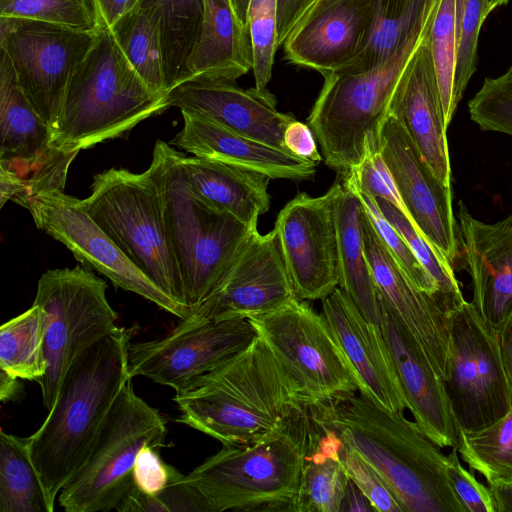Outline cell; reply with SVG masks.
<instances>
[{
  "label": "cell",
  "mask_w": 512,
  "mask_h": 512,
  "mask_svg": "<svg viewBox=\"0 0 512 512\" xmlns=\"http://www.w3.org/2000/svg\"><path fill=\"white\" fill-rule=\"evenodd\" d=\"M379 150L415 229L454 270L462 268V242L452 210L451 189L435 176L392 112L381 127Z\"/></svg>",
  "instance_id": "e0dca14e"
},
{
  "label": "cell",
  "mask_w": 512,
  "mask_h": 512,
  "mask_svg": "<svg viewBox=\"0 0 512 512\" xmlns=\"http://www.w3.org/2000/svg\"><path fill=\"white\" fill-rule=\"evenodd\" d=\"M63 187L30 193L15 203L26 208L36 226L64 244L87 268L106 276L126 291L136 293L184 320L192 310L163 292L151 281Z\"/></svg>",
  "instance_id": "5bb4252c"
},
{
  "label": "cell",
  "mask_w": 512,
  "mask_h": 512,
  "mask_svg": "<svg viewBox=\"0 0 512 512\" xmlns=\"http://www.w3.org/2000/svg\"><path fill=\"white\" fill-rule=\"evenodd\" d=\"M173 400L178 422L222 443L250 444L308 406L297 383L258 335Z\"/></svg>",
  "instance_id": "7a4b0ae2"
},
{
  "label": "cell",
  "mask_w": 512,
  "mask_h": 512,
  "mask_svg": "<svg viewBox=\"0 0 512 512\" xmlns=\"http://www.w3.org/2000/svg\"><path fill=\"white\" fill-rule=\"evenodd\" d=\"M250 69L249 34L233 0H204L201 34L189 62L187 79L235 81Z\"/></svg>",
  "instance_id": "f1b7e54d"
},
{
  "label": "cell",
  "mask_w": 512,
  "mask_h": 512,
  "mask_svg": "<svg viewBox=\"0 0 512 512\" xmlns=\"http://www.w3.org/2000/svg\"><path fill=\"white\" fill-rule=\"evenodd\" d=\"M167 100L170 107L282 150L284 130L295 119L277 109L276 98L267 88L243 89L235 81L187 79L168 91Z\"/></svg>",
  "instance_id": "7402d4cb"
},
{
  "label": "cell",
  "mask_w": 512,
  "mask_h": 512,
  "mask_svg": "<svg viewBox=\"0 0 512 512\" xmlns=\"http://www.w3.org/2000/svg\"><path fill=\"white\" fill-rule=\"evenodd\" d=\"M19 379L0 369V400L2 403L15 402L23 397L24 387Z\"/></svg>",
  "instance_id": "6f0895ef"
},
{
  "label": "cell",
  "mask_w": 512,
  "mask_h": 512,
  "mask_svg": "<svg viewBox=\"0 0 512 512\" xmlns=\"http://www.w3.org/2000/svg\"><path fill=\"white\" fill-rule=\"evenodd\" d=\"M468 110L481 130L512 136V66L496 78H486L468 101Z\"/></svg>",
  "instance_id": "f6af8a7d"
},
{
  "label": "cell",
  "mask_w": 512,
  "mask_h": 512,
  "mask_svg": "<svg viewBox=\"0 0 512 512\" xmlns=\"http://www.w3.org/2000/svg\"><path fill=\"white\" fill-rule=\"evenodd\" d=\"M181 155L157 140L149 167L161 194L185 304L193 313L220 287L257 228L213 209L197 197L183 174Z\"/></svg>",
  "instance_id": "8992f818"
},
{
  "label": "cell",
  "mask_w": 512,
  "mask_h": 512,
  "mask_svg": "<svg viewBox=\"0 0 512 512\" xmlns=\"http://www.w3.org/2000/svg\"><path fill=\"white\" fill-rule=\"evenodd\" d=\"M107 284L92 271L52 269L39 279L33 304L45 313L46 373L39 382L50 411L71 365L116 328L117 313L106 296Z\"/></svg>",
  "instance_id": "30bf717a"
},
{
  "label": "cell",
  "mask_w": 512,
  "mask_h": 512,
  "mask_svg": "<svg viewBox=\"0 0 512 512\" xmlns=\"http://www.w3.org/2000/svg\"><path fill=\"white\" fill-rule=\"evenodd\" d=\"M376 201L384 216L403 236L418 261L435 281L445 308L452 314L466 300L450 262L419 234L409 219L394 205L383 199Z\"/></svg>",
  "instance_id": "f35d334b"
},
{
  "label": "cell",
  "mask_w": 512,
  "mask_h": 512,
  "mask_svg": "<svg viewBox=\"0 0 512 512\" xmlns=\"http://www.w3.org/2000/svg\"><path fill=\"white\" fill-rule=\"evenodd\" d=\"M110 28L125 57L142 80L154 92L167 95L161 36L152 14L136 4Z\"/></svg>",
  "instance_id": "e575fe53"
},
{
  "label": "cell",
  "mask_w": 512,
  "mask_h": 512,
  "mask_svg": "<svg viewBox=\"0 0 512 512\" xmlns=\"http://www.w3.org/2000/svg\"><path fill=\"white\" fill-rule=\"evenodd\" d=\"M363 206L356 193L342 183L335 200L338 235L339 285L363 316L380 327L381 304L365 255L362 235Z\"/></svg>",
  "instance_id": "4dcf8cb0"
},
{
  "label": "cell",
  "mask_w": 512,
  "mask_h": 512,
  "mask_svg": "<svg viewBox=\"0 0 512 512\" xmlns=\"http://www.w3.org/2000/svg\"><path fill=\"white\" fill-rule=\"evenodd\" d=\"M340 459L349 478L366 495L375 511L406 512L378 472L343 440Z\"/></svg>",
  "instance_id": "bcb514c9"
},
{
  "label": "cell",
  "mask_w": 512,
  "mask_h": 512,
  "mask_svg": "<svg viewBox=\"0 0 512 512\" xmlns=\"http://www.w3.org/2000/svg\"><path fill=\"white\" fill-rule=\"evenodd\" d=\"M0 511L51 512L29 442L0 431Z\"/></svg>",
  "instance_id": "836d02e7"
},
{
  "label": "cell",
  "mask_w": 512,
  "mask_h": 512,
  "mask_svg": "<svg viewBox=\"0 0 512 512\" xmlns=\"http://www.w3.org/2000/svg\"><path fill=\"white\" fill-rule=\"evenodd\" d=\"M382 477L406 512H466L447 473V455L403 411L385 410L361 392L309 407Z\"/></svg>",
  "instance_id": "6da1fadb"
},
{
  "label": "cell",
  "mask_w": 512,
  "mask_h": 512,
  "mask_svg": "<svg viewBox=\"0 0 512 512\" xmlns=\"http://www.w3.org/2000/svg\"><path fill=\"white\" fill-rule=\"evenodd\" d=\"M152 445L142 447L133 467L134 486L144 494L155 496L170 482L173 466L165 463Z\"/></svg>",
  "instance_id": "681fc988"
},
{
  "label": "cell",
  "mask_w": 512,
  "mask_h": 512,
  "mask_svg": "<svg viewBox=\"0 0 512 512\" xmlns=\"http://www.w3.org/2000/svg\"><path fill=\"white\" fill-rule=\"evenodd\" d=\"M246 25L252 52L255 87L266 88L278 43V0H250Z\"/></svg>",
  "instance_id": "b9f144b4"
},
{
  "label": "cell",
  "mask_w": 512,
  "mask_h": 512,
  "mask_svg": "<svg viewBox=\"0 0 512 512\" xmlns=\"http://www.w3.org/2000/svg\"><path fill=\"white\" fill-rule=\"evenodd\" d=\"M447 458L449 480L466 512H495L490 489L461 465L456 447H452Z\"/></svg>",
  "instance_id": "c3c4849f"
},
{
  "label": "cell",
  "mask_w": 512,
  "mask_h": 512,
  "mask_svg": "<svg viewBox=\"0 0 512 512\" xmlns=\"http://www.w3.org/2000/svg\"><path fill=\"white\" fill-rule=\"evenodd\" d=\"M340 511L370 512L375 510L362 490L349 478Z\"/></svg>",
  "instance_id": "db71d44e"
},
{
  "label": "cell",
  "mask_w": 512,
  "mask_h": 512,
  "mask_svg": "<svg viewBox=\"0 0 512 512\" xmlns=\"http://www.w3.org/2000/svg\"><path fill=\"white\" fill-rule=\"evenodd\" d=\"M248 320L297 383L309 407L358 391L329 325L306 300L294 298Z\"/></svg>",
  "instance_id": "8fae6325"
},
{
  "label": "cell",
  "mask_w": 512,
  "mask_h": 512,
  "mask_svg": "<svg viewBox=\"0 0 512 512\" xmlns=\"http://www.w3.org/2000/svg\"><path fill=\"white\" fill-rule=\"evenodd\" d=\"M118 512H213L205 497L189 483L186 475L173 468L167 487L155 496L135 486L120 501Z\"/></svg>",
  "instance_id": "7bdbcfd3"
},
{
  "label": "cell",
  "mask_w": 512,
  "mask_h": 512,
  "mask_svg": "<svg viewBox=\"0 0 512 512\" xmlns=\"http://www.w3.org/2000/svg\"><path fill=\"white\" fill-rule=\"evenodd\" d=\"M457 222L463 268L472 280V303L486 324L498 332L512 311V214L482 222L460 200Z\"/></svg>",
  "instance_id": "603a6c76"
},
{
  "label": "cell",
  "mask_w": 512,
  "mask_h": 512,
  "mask_svg": "<svg viewBox=\"0 0 512 512\" xmlns=\"http://www.w3.org/2000/svg\"><path fill=\"white\" fill-rule=\"evenodd\" d=\"M257 336L248 318L207 322L184 319L161 338L130 343L129 375L143 376L179 392L245 349Z\"/></svg>",
  "instance_id": "9a60e30c"
},
{
  "label": "cell",
  "mask_w": 512,
  "mask_h": 512,
  "mask_svg": "<svg viewBox=\"0 0 512 512\" xmlns=\"http://www.w3.org/2000/svg\"><path fill=\"white\" fill-rule=\"evenodd\" d=\"M444 385L459 431L485 428L512 408L497 332L469 301L451 315L450 367Z\"/></svg>",
  "instance_id": "7c38bea8"
},
{
  "label": "cell",
  "mask_w": 512,
  "mask_h": 512,
  "mask_svg": "<svg viewBox=\"0 0 512 512\" xmlns=\"http://www.w3.org/2000/svg\"><path fill=\"white\" fill-rule=\"evenodd\" d=\"M185 179L207 205L257 228L258 219L270 208V178L196 156L181 155Z\"/></svg>",
  "instance_id": "83f0119b"
},
{
  "label": "cell",
  "mask_w": 512,
  "mask_h": 512,
  "mask_svg": "<svg viewBox=\"0 0 512 512\" xmlns=\"http://www.w3.org/2000/svg\"><path fill=\"white\" fill-rule=\"evenodd\" d=\"M435 69L444 126L448 130L459 104L455 88V0H440L427 38Z\"/></svg>",
  "instance_id": "74e56055"
},
{
  "label": "cell",
  "mask_w": 512,
  "mask_h": 512,
  "mask_svg": "<svg viewBox=\"0 0 512 512\" xmlns=\"http://www.w3.org/2000/svg\"><path fill=\"white\" fill-rule=\"evenodd\" d=\"M166 419L139 397L128 380L112 406L82 469L63 487L66 512L115 510L134 488L133 467L145 445L166 446Z\"/></svg>",
  "instance_id": "9c48e42d"
},
{
  "label": "cell",
  "mask_w": 512,
  "mask_h": 512,
  "mask_svg": "<svg viewBox=\"0 0 512 512\" xmlns=\"http://www.w3.org/2000/svg\"><path fill=\"white\" fill-rule=\"evenodd\" d=\"M315 423L309 407L269 436L222 445L186 475L213 512L293 511Z\"/></svg>",
  "instance_id": "5b68a950"
},
{
  "label": "cell",
  "mask_w": 512,
  "mask_h": 512,
  "mask_svg": "<svg viewBox=\"0 0 512 512\" xmlns=\"http://www.w3.org/2000/svg\"><path fill=\"white\" fill-rule=\"evenodd\" d=\"M284 149L290 154L305 160L319 163L322 155L319 153L313 131L308 124L294 119L284 130Z\"/></svg>",
  "instance_id": "f907efd6"
},
{
  "label": "cell",
  "mask_w": 512,
  "mask_h": 512,
  "mask_svg": "<svg viewBox=\"0 0 512 512\" xmlns=\"http://www.w3.org/2000/svg\"><path fill=\"white\" fill-rule=\"evenodd\" d=\"M321 314L354 375L358 391L379 407L405 411L409 404L380 327L368 321L340 287L321 300Z\"/></svg>",
  "instance_id": "44dd1931"
},
{
  "label": "cell",
  "mask_w": 512,
  "mask_h": 512,
  "mask_svg": "<svg viewBox=\"0 0 512 512\" xmlns=\"http://www.w3.org/2000/svg\"><path fill=\"white\" fill-rule=\"evenodd\" d=\"M0 17L37 20L77 30L101 26L94 0H0Z\"/></svg>",
  "instance_id": "ab89813d"
},
{
  "label": "cell",
  "mask_w": 512,
  "mask_h": 512,
  "mask_svg": "<svg viewBox=\"0 0 512 512\" xmlns=\"http://www.w3.org/2000/svg\"><path fill=\"white\" fill-rule=\"evenodd\" d=\"M137 4L158 23L169 91L189 76V62L202 29L204 0H139Z\"/></svg>",
  "instance_id": "d6a6232c"
},
{
  "label": "cell",
  "mask_w": 512,
  "mask_h": 512,
  "mask_svg": "<svg viewBox=\"0 0 512 512\" xmlns=\"http://www.w3.org/2000/svg\"><path fill=\"white\" fill-rule=\"evenodd\" d=\"M183 128L170 144L196 157L264 174L270 179L312 180L317 163L227 129L198 114L181 111Z\"/></svg>",
  "instance_id": "cb8c5ba5"
},
{
  "label": "cell",
  "mask_w": 512,
  "mask_h": 512,
  "mask_svg": "<svg viewBox=\"0 0 512 512\" xmlns=\"http://www.w3.org/2000/svg\"><path fill=\"white\" fill-rule=\"evenodd\" d=\"M45 313L33 304L0 327V369L25 380L40 382L46 373Z\"/></svg>",
  "instance_id": "d590c367"
},
{
  "label": "cell",
  "mask_w": 512,
  "mask_h": 512,
  "mask_svg": "<svg viewBox=\"0 0 512 512\" xmlns=\"http://www.w3.org/2000/svg\"><path fill=\"white\" fill-rule=\"evenodd\" d=\"M490 12V0H455V88L459 101L476 70L478 37L482 24Z\"/></svg>",
  "instance_id": "ee69618b"
},
{
  "label": "cell",
  "mask_w": 512,
  "mask_h": 512,
  "mask_svg": "<svg viewBox=\"0 0 512 512\" xmlns=\"http://www.w3.org/2000/svg\"><path fill=\"white\" fill-rule=\"evenodd\" d=\"M364 210V209H363ZM365 255L381 302L443 381L450 367L451 314L407 277L363 211Z\"/></svg>",
  "instance_id": "ac0fdd59"
},
{
  "label": "cell",
  "mask_w": 512,
  "mask_h": 512,
  "mask_svg": "<svg viewBox=\"0 0 512 512\" xmlns=\"http://www.w3.org/2000/svg\"><path fill=\"white\" fill-rule=\"evenodd\" d=\"M80 205L134 265L172 299L187 306L161 194L150 167L142 173L110 168L94 175L91 194Z\"/></svg>",
  "instance_id": "ba28073f"
},
{
  "label": "cell",
  "mask_w": 512,
  "mask_h": 512,
  "mask_svg": "<svg viewBox=\"0 0 512 512\" xmlns=\"http://www.w3.org/2000/svg\"><path fill=\"white\" fill-rule=\"evenodd\" d=\"M341 182L349 186L359 197L363 209L374 226V229L407 277L418 289L434 296L445 308L435 281L418 261L403 236L384 216L376 199L361 190L356 183L350 179H344L341 180Z\"/></svg>",
  "instance_id": "60d3db41"
},
{
  "label": "cell",
  "mask_w": 512,
  "mask_h": 512,
  "mask_svg": "<svg viewBox=\"0 0 512 512\" xmlns=\"http://www.w3.org/2000/svg\"><path fill=\"white\" fill-rule=\"evenodd\" d=\"M500 353L512 391V311L497 332Z\"/></svg>",
  "instance_id": "11a10c76"
},
{
  "label": "cell",
  "mask_w": 512,
  "mask_h": 512,
  "mask_svg": "<svg viewBox=\"0 0 512 512\" xmlns=\"http://www.w3.org/2000/svg\"><path fill=\"white\" fill-rule=\"evenodd\" d=\"M0 167L27 177L46 164L57 149L52 131L20 89L11 62L0 57Z\"/></svg>",
  "instance_id": "4316f807"
},
{
  "label": "cell",
  "mask_w": 512,
  "mask_h": 512,
  "mask_svg": "<svg viewBox=\"0 0 512 512\" xmlns=\"http://www.w3.org/2000/svg\"><path fill=\"white\" fill-rule=\"evenodd\" d=\"M314 423L294 512H339L349 481L340 459L342 439L335 431Z\"/></svg>",
  "instance_id": "1f68e13d"
},
{
  "label": "cell",
  "mask_w": 512,
  "mask_h": 512,
  "mask_svg": "<svg viewBox=\"0 0 512 512\" xmlns=\"http://www.w3.org/2000/svg\"><path fill=\"white\" fill-rule=\"evenodd\" d=\"M439 1L375 0L374 22L366 46L338 70L365 71L383 63L405 46L423 43Z\"/></svg>",
  "instance_id": "f546056e"
},
{
  "label": "cell",
  "mask_w": 512,
  "mask_h": 512,
  "mask_svg": "<svg viewBox=\"0 0 512 512\" xmlns=\"http://www.w3.org/2000/svg\"><path fill=\"white\" fill-rule=\"evenodd\" d=\"M97 35L98 30L0 17V49L8 56L23 94L51 129L52 138L70 78Z\"/></svg>",
  "instance_id": "4fadbf2b"
},
{
  "label": "cell",
  "mask_w": 512,
  "mask_h": 512,
  "mask_svg": "<svg viewBox=\"0 0 512 512\" xmlns=\"http://www.w3.org/2000/svg\"><path fill=\"white\" fill-rule=\"evenodd\" d=\"M344 179L354 181L361 190L374 198L391 203L412 223L409 212L379 149H372L367 145L365 157L359 167Z\"/></svg>",
  "instance_id": "7dc6e473"
},
{
  "label": "cell",
  "mask_w": 512,
  "mask_h": 512,
  "mask_svg": "<svg viewBox=\"0 0 512 512\" xmlns=\"http://www.w3.org/2000/svg\"><path fill=\"white\" fill-rule=\"evenodd\" d=\"M380 329L389 346L409 411L419 430L439 448L454 447L458 426L439 378L381 302Z\"/></svg>",
  "instance_id": "484cf974"
},
{
  "label": "cell",
  "mask_w": 512,
  "mask_h": 512,
  "mask_svg": "<svg viewBox=\"0 0 512 512\" xmlns=\"http://www.w3.org/2000/svg\"><path fill=\"white\" fill-rule=\"evenodd\" d=\"M456 447L469 469L492 484L512 480V408L491 425L459 431Z\"/></svg>",
  "instance_id": "8d00e7d4"
},
{
  "label": "cell",
  "mask_w": 512,
  "mask_h": 512,
  "mask_svg": "<svg viewBox=\"0 0 512 512\" xmlns=\"http://www.w3.org/2000/svg\"><path fill=\"white\" fill-rule=\"evenodd\" d=\"M250 0H233L237 14L241 21L246 25V14ZM247 26V25H246Z\"/></svg>",
  "instance_id": "680465c9"
},
{
  "label": "cell",
  "mask_w": 512,
  "mask_h": 512,
  "mask_svg": "<svg viewBox=\"0 0 512 512\" xmlns=\"http://www.w3.org/2000/svg\"><path fill=\"white\" fill-rule=\"evenodd\" d=\"M342 182L321 196L298 193L280 210L274 232L297 298L322 300L339 285L335 200Z\"/></svg>",
  "instance_id": "2e32d148"
},
{
  "label": "cell",
  "mask_w": 512,
  "mask_h": 512,
  "mask_svg": "<svg viewBox=\"0 0 512 512\" xmlns=\"http://www.w3.org/2000/svg\"><path fill=\"white\" fill-rule=\"evenodd\" d=\"M315 0H278V43L283 44L296 22Z\"/></svg>",
  "instance_id": "816d5d0a"
},
{
  "label": "cell",
  "mask_w": 512,
  "mask_h": 512,
  "mask_svg": "<svg viewBox=\"0 0 512 512\" xmlns=\"http://www.w3.org/2000/svg\"><path fill=\"white\" fill-rule=\"evenodd\" d=\"M167 95L148 87L125 57L109 26L97 38L68 83L52 146L79 152L121 136L169 108Z\"/></svg>",
  "instance_id": "277c9868"
},
{
  "label": "cell",
  "mask_w": 512,
  "mask_h": 512,
  "mask_svg": "<svg viewBox=\"0 0 512 512\" xmlns=\"http://www.w3.org/2000/svg\"><path fill=\"white\" fill-rule=\"evenodd\" d=\"M495 512H512V480L489 484Z\"/></svg>",
  "instance_id": "9f6ffc18"
},
{
  "label": "cell",
  "mask_w": 512,
  "mask_h": 512,
  "mask_svg": "<svg viewBox=\"0 0 512 512\" xmlns=\"http://www.w3.org/2000/svg\"><path fill=\"white\" fill-rule=\"evenodd\" d=\"M297 298L274 230L253 233L231 271L206 301L186 318L193 322L249 318Z\"/></svg>",
  "instance_id": "d6986e66"
},
{
  "label": "cell",
  "mask_w": 512,
  "mask_h": 512,
  "mask_svg": "<svg viewBox=\"0 0 512 512\" xmlns=\"http://www.w3.org/2000/svg\"><path fill=\"white\" fill-rule=\"evenodd\" d=\"M134 332L117 327L82 353L43 424L28 437L51 512L63 487L85 465L118 395L132 379L128 350Z\"/></svg>",
  "instance_id": "3957f363"
},
{
  "label": "cell",
  "mask_w": 512,
  "mask_h": 512,
  "mask_svg": "<svg viewBox=\"0 0 512 512\" xmlns=\"http://www.w3.org/2000/svg\"><path fill=\"white\" fill-rule=\"evenodd\" d=\"M427 38L405 68L390 112L404 125L435 176L451 189L447 129Z\"/></svg>",
  "instance_id": "d4e9b609"
},
{
  "label": "cell",
  "mask_w": 512,
  "mask_h": 512,
  "mask_svg": "<svg viewBox=\"0 0 512 512\" xmlns=\"http://www.w3.org/2000/svg\"><path fill=\"white\" fill-rule=\"evenodd\" d=\"M421 44L405 46L365 71L321 74L324 82L307 122L326 165L341 179L359 167L367 144L379 149L380 130L397 84Z\"/></svg>",
  "instance_id": "52a82bcc"
},
{
  "label": "cell",
  "mask_w": 512,
  "mask_h": 512,
  "mask_svg": "<svg viewBox=\"0 0 512 512\" xmlns=\"http://www.w3.org/2000/svg\"><path fill=\"white\" fill-rule=\"evenodd\" d=\"M509 1L510 0H490V10L493 11L500 6L507 4Z\"/></svg>",
  "instance_id": "91938a15"
},
{
  "label": "cell",
  "mask_w": 512,
  "mask_h": 512,
  "mask_svg": "<svg viewBox=\"0 0 512 512\" xmlns=\"http://www.w3.org/2000/svg\"><path fill=\"white\" fill-rule=\"evenodd\" d=\"M375 15V0H315L284 41L291 64L320 74L335 71L366 46Z\"/></svg>",
  "instance_id": "ffe728a7"
},
{
  "label": "cell",
  "mask_w": 512,
  "mask_h": 512,
  "mask_svg": "<svg viewBox=\"0 0 512 512\" xmlns=\"http://www.w3.org/2000/svg\"><path fill=\"white\" fill-rule=\"evenodd\" d=\"M139 0H94L101 24L111 27L124 13L132 9Z\"/></svg>",
  "instance_id": "f5cc1de1"
}]
</instances>
